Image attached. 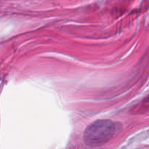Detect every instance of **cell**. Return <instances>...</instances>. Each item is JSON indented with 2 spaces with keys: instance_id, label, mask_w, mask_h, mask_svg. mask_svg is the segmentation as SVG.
I'll list each match as a JSON object with an SVG mask.
<instances>
[{
  "instance_id": "cell-1",
  "label": "cell",
  "mask_w": 149,
  "mask_h": 149,
  "mask_svg": "<svg viewBox=\"0 0 149 149\" xmlns=\"http://www.w3.org/2000/svg\"><path fill=\"white\" fill-rule=\"evenodd\" d=\"M122 125L109 119H100L90 124L84 132L87 144L99 146L105 143L119 132Z\"/></svg>"
}]
</instances>
